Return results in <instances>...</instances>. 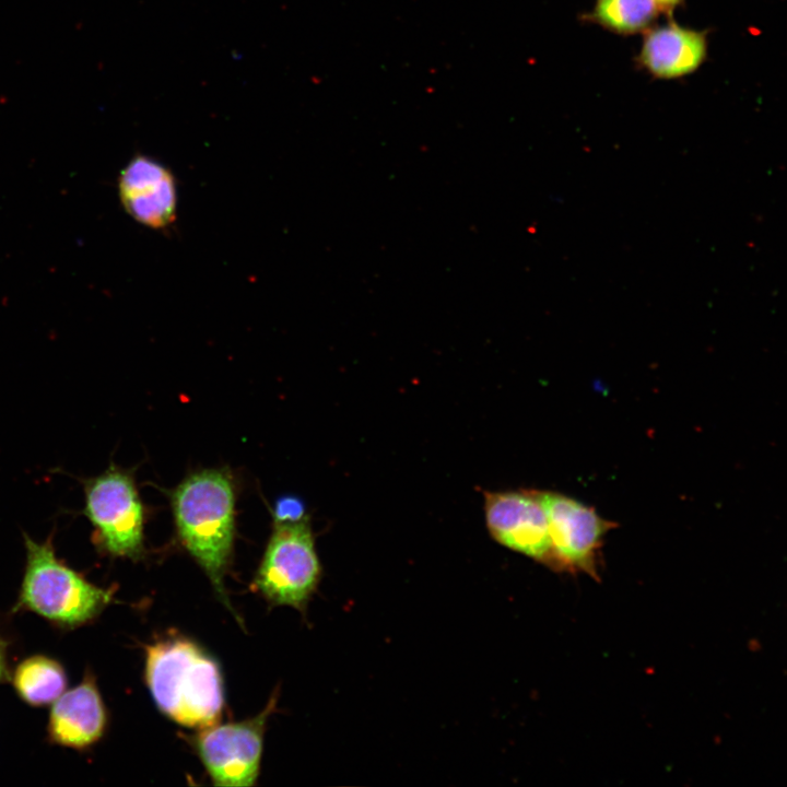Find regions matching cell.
Instances as JSON below:
<instances>
[{"mask_svg":"<svg viewBox=\"0 0 787 787\" xmlns=\"http://www.w3.org/2000/svg\"><path fill=\"white\" fill-rule=\"evenodd\" d=\"M145 681L158 709L186 727L218 723L223 683L215 660L186 638H166L145 648Z\"/></svg>","mask_w":787,"mask_h":787,"instance_id":"obj_1","label":"cell"},{"mask_svg":"<svg viewBox=\"0 0 787 787\" xmlns=\"http://www.w3.org/2000/svg\"><path fill=\"white\" fill-rule=\"evenodd\" d=\"M178 536L226 602L223 576L235 536V491L230 475L203 470L187 477L173 492Z\"/></svg>","mask_w":787,"mask_h":787,"instance_id":"obj_2","label":"cell"},{"mask_svg":"<svg viewBox=\"0 0 787 787\" xmlns=\"http://www.w3.org/2000/svg\"><path fill=\"white\" fill-rule=\"evenodd\" d=\"M25 568L13 611H30L61 629L96 619L111 602L114 588H102L56 554L54 536L36 541L23 533Z\"/></svg>","mask_w":787,"mask_h":787,"instance_id":"obj_3","label":"cell"},{"mask_svg":"<svg viewBox=\"0 0 787 787\" xmlns=\"http://www.w3.org/2000/svg\"><path fill=\"white\" fill-rule=\"evenodd\" d=\"M80 514L92 527V543L103 555L137 560L143 553L144 506L133 474L114 463L81 480Z\"/></svg>","mask_w":787,"mask_h":787,"instance_id":"obj_4","label":"cell"},{"mask_svg":"<svg viewBox=\"0 0 787 787\" xmlns=\"http://www.w3.org/2000/svg\"><path fill=\"white\" fill-rule=\"evenodd\" d=\"M319 575L308 521L274 525L255 577V588L272 603L303 609Z\"/></svg>","mask_w":787,"mask_h":787,"instance_id":"obj_5","label":"cell"},{"mask_svg":"<svg viewBox=\"0 0 787 787\" xmlns=\"http://www.w3.org/2000/svg\"><path fill=\"white\" fill-rule=\"evenodd\" d=\"M275 701L273 696L265 709L252 718L202 728L195 747L215 785L255 784L260 767L263 731Z\"/></svg>","mask_w":787,"mask_h":787,"instance_id":"obj_6","label":"cell"},{"mask_svg":"<svg viewBox=\"0 0 787 787\" xmlns=\"http://www.w3.org/2000/svg\"><path fill=\"white\" fill-rule=\"evenodd\" d=\"M539 497L548 520L552 566L598 579V552L614 525L566 495L539 491Z\"/></svg>","mask_w":787,"mask_h":787,"instance_id":"obj_7","label":"cell"},{"mask_svg":"<svg viewBox=\"0 0 787 787\" xmlns=\"http://www.w3.org/2000/svg\"><path fill=\"white\" fill-rule=\"evenodd\" d=\"M484 513L496 541L552 566L548 520L539 491L486 492Z\"/></svg>","mask_w":787,"mask_h":787,"instance_id":"obj_8","label":"cell"},{"mask_svg":"<svg viewBox=\"0 0 787 787\" xmlns=\"http://www.w3.org/2000/svg\"><path fill=\"white\" fill-rule=\"evenodd\" d=\"M118 195L125 211L146 227L165 230L177 218L175 176L149 155L137 154L125 165L118 177Z\"/></svg>","mask_w":787,"mask_h":787,"instance_id":"obj_9","label":"cell"},{"mask_svg":"<svg viewBox=\"0 0 787 787\" xmlns=\"http://www.w3.org/2000/svg\"><path fill=\"white\" fill-rule=\"evenodd\" d=\"M106 725V708L95 678L89 672L54 702L47 731L52 743L84 750L103 737Z\"/></svg>","mask_w":787,"mask_h":787,"instance_id":"obj_10","label":"cell"},{"mask_svg":"<svg viewBox=\"0 0 787 787\" xmlns=\"http://www.w3.org/2000/svg\"><path fill=\"white\" fill-rule=\"evenodd\" d=\"M706 55V32L688 28L671 21L647 30L637 61L653 77L670 80L696 71Z\"/></svg>","mask_w":787,"mask_h":787,"instance_id":"obj_11","label":"cell"},{"mask_svg":"<svg viewBox=\"0 0 787 787\" xmlns=\"http://www.w3.org/2000/svg\"><path fill=\"white\" fill-rule=\"evenodd\" d=\"M67 682L61 663L45 655L25 658L12 674L19 697L35 707L54 703L66 691Z\"/></svg>","mask_w":787,"mask_h":787,"instance_id":"obj_12","label":"cell"},{"mask_svg":"<svg viewBox=\"0 0 787 787\" xmlns=\"http://www.w3.org/2000/svg\"><path fill=\"white\" fill-rule=\"evenodd\" d=\"M660 11L656 0H597L586 20L619 35H633L647 31Z\"/></svg>","mask_w":787,"mask_h":787,"instance_id":"obj_13","label":"cell"},{"mask_svg":"<svg viewBox=\"0 0 787 787\" xmlns=\"http://www.w3.org/2000/svg\"><path fill=\"white\" fill-rule=\"evenodd\" d=\"M274 525H293L307 520L305 502L292 494L277 498L272 508Z\"/></svg>","mask_w":787,"mask_h":787,"instance_id":"obj_14","label":"cell"},{"mask_svg":"<svg viewBox=\"0 0 787 787\" xmlns=\"http://www.w3.org/2000/svg\"><path fill=\"white\" fill-rule=\"evenodd\" d=\"M7 642L0 636V682L8 678Z\"/></svg>","mask_w":787,"mask_h":787,"instance_id":"obj_15","label":"cell"},{"mask_svg":"<svg viewBox=\"0 0 787 787\" xmlns=\"http://www.w3.org/2000/svg\"><path fill=\"white\" fill-rule=\"evenodd\" d=\"M683 0H656L661 11L671 12L677 5L681 4Z\"/></svg>","mask_w":787,"mask_h":787,"instance_id":"obj_16","label":"cell"}]
</instances>
